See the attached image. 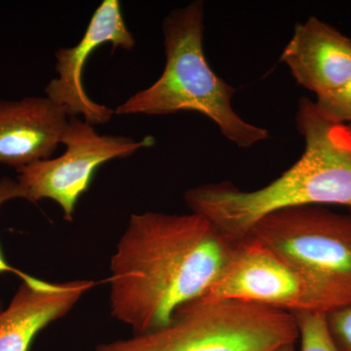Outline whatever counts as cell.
<instances>
[{
  "label": "cell",
  "instance_id": "cell-1",
  "mask_svg": "<svg viewBox=\"0 0 351 351\" xmlns=\"http://www.w3.org/2000/svg\"><path fill=\"white\" fill-rule=\"evenodd\" d=\"M234 248L193 212L132 214L110 258V313L134 335L167 326L216 282Z\"/></svg>",
  "mask_w": 351,
  "mask_h": 351
},
{
  "label": "cell",
  "instance_id": "cell-2",
  "mask_svg": "<svg viewBox=\"0 0 351 351\" xmlns=\"http://www.w3.org/2000/svg\"><path fill=\"white\" fill-rule=\"evenodd\" d=\"M295 125L304 141L299 160L267 186L241 191L228 182L184 193L193 213L209 221L228 242L243 241L265 215L299 206H341L351 214V136L346 125L323 119L314 101L302 98Z\"/></svg>",
  "mask_w": 351,
  "mask_h": 351
},
{
  "label": "cell",
  "instance_id": "cell-3",
  "mask_svg": "<svg viewBox=\"0 0 351 351\" xmlns=\"http://www.w3.org/2000/svg\"><path fill=\"white\" fill-rule=\"evenodd\" d=\"M204 3L175 9L163 21L166 63L151 86L115 108L117 115H167L195 112L213 121L226 140L246 149L269 137V131L246 121L232 108L237 90L208 64L204 52Z\"/></svg>",
  "mask_w": 351,
  "mask_h": 351
},
{
  "label": "cell",
  "instance_id": "cell-4",
  "mask_svg": "<svg viewBox=\"0 0 351 351\" xmlns=\"http://www.w3.org/2000/svg\"><path fill=\"white\" fill-rule=\"evenodd\" d=\"M299 341L293 314L239 301H193L167 326L95 351H277Z\"/></svg>",
  "mask_w": 351,
  "mask_h": 351
},
{
  "label": "cell",
  "instance_id": "cell-5",
  "mask_svg": "<svg viewBox=\"0 0 351 351\" xmlns=\"http://www.w3.org/2000/svg\"><path fill=\"white\" fill-rule=\"evenodd\" d=\"M248 235L351 304V214L324 206L286 208L258 219Z\"/></svg>",
  "mask_w": 351,
  "mask_h": 351
},
{
  "label": "cell",
  "instance_id": "cell-6",
  "mask_svg": "<svg viewBox=\"0 0 351 351\" xmlns=\"http://www.w3.org/2000/svg\"><path fill=\"white\" fill-rule=\"evenodd\" d=\"M195 301H239L279 309L329 313L348 306L281 260L254 237H245L216 282Z\"/></svg>",
  "mask_w": 351,
  "mask_h": 351
},
{
  "label": "cell",
  "instance_id": "cell-7",
  "mask_svg": "<svg viewBox=\"0 0 351 351\" xmlns=\"http://www.w3.org/2000/svg\"><path fill=\"white\" fill-rule=\"evenodd\" d=\"M156 144L152 136L135 140L127 136L101 135L82 117H69L61 145L63 154L18 169L17 181L27 201H54L64 219L73 221L76 205L89 189L96 171L114 159L126 158Z\"/></svg>",
  "mask_w": 351,
  "mask_h": 351
},
{
  "label": "cell",
  "instance_id": "cell-8",
  "mask_svg": "<svg viewBox=\"0 0 351 351\" xmlns=\"http://www.w3.org/2000/svg\"><path fill=\"white\" fill-rule=\"evenodd\" d=\"M105 44H112V50L126 51L133 49L136 44L119 0H104L94 11L80 43L57 51L58 75L45 88V96L63 108L69 117H82L93 126L108 123L115 114L112 108L92 100L83 84L88 59Z\"/></svg>",
  "mask_w": 351,
  "mask_h": 351
},
{
  "label": "cell",
  "instance_id": "cell-9",
  "mask_svg": "<svg viewBox=\"0 0 351 351\" xmlns=\"http://www.w3.org/2000/svg\"><path fill=\"white\" fill-rule=\"evenodd\" d=\"M68 120L66 110L46 96L0 100V163L18 170L51 158Z\"/></svg>",
  "mask_w": 351,
  "mask_h": 351
},
{
  "label": "cell",
  "instance_id": "cell-10",
  "mask_svg": "<svg viewBox=\"0 0 351 351\" xmlns=\"http://www.w3.org/2000/svg\"><path fill=\"white\" fill-rule=\"evenodd\" d=\"M280 61L316 97L329 93L351 78V39L313 16L295 25Z\"/></svg>",
  "mask_w": 351,
  "mask_h": 351
},
{
  "label": "cell",
  "instance_id": "cell-11",
  "mask_svg": "<svg viewBox=\"0 0 351 351\" xmlns=\"http://www.w3.org/2000/svg\"><path fill=\"white\" fill-rule=\"evenodd\" d=\"M95 285L92 280H22L0 313V351H29L39 332L66 316Z\"/></svg>",
  "mask_w": 351,
  "mask_h": 351
},
{
  "label": "cell",
  "instance_id": "cell-12",
  "mask_svg": "<svg viewBox=\"0 0 351 351\" xmlns=\"http://www.w3.org/2000/svg\"><path fill=\"white\" fill-rule=\"evenodd\" d=\"M301 351H338L328 329L326 313L316 311H302L293 313Z\"/></svg>",
  "mask_w": 351,
  "mask_h": 351
},
{
  "label": "cell",
  "instance_id": "cell-13",
  "mask_svg": "<svg viewBox=\"0 0 351 351\" xmlns=\"http://www.w3.org/2000/svg\"><path fill=\"white\" fill-rule=\"evenodd\" d=\"M314 105L327 121L338 125L351 124V78L338 89L316 97Z\"/></svg>",
  "mask_w": 351,
  "mask_h": 351
},
{
  "label": "cell",
  "instance_id": "cell-14",
  "mask_svg": "<svg viewBox=\"0 0 351 351\" xmlns=\"http://www.w3.org/2000/svg\"><path fill=\"white\" fill-rule=\"evenodd\" d=\"M328 329L338 351H351V304L326 314Z\"/></svg>",
  "mask_w": 351,
  "mask_h": 351
},
{
  "label": "cell",
  "instance_id": "cell-15",
  "mask_svg": "<svg viewBox=\"0 0 351 351\" xmlns=\"http://www.w3.org/2000/svg\"><path fill=\"white\" fill-rule=\"evenodd\" d=\"M14 199H27L24 189L22 188L17 180H13L8 177L0 178V207L8 201ZM6 272L16 274L22 280H29L32 278V276L25 274L22 270L15 269L12 265H9L0 250V274H6Z\"/></svg>",
  "mask_w": 351,
  "mask_h": 351
},
{
  "label": "cell",
  "instance_id": "cell-16",
  "mask_svg": "<svg viewBox=\"0 0 351 351\" xmlns=\"http://www.w3.org/2000/svg\"><path fill=\"white\" fill-rule=\"evenodd\" d=\"M295 343H291V345L282 346V348H279L277 351H295Z\"/></svg>",
  "mask_w": 351,
  "mask_h": 351
},
{
  "label": "cell",
  "instance_id": "cell-17",
  "mask_svg": "<svg viewBox=\"0 0 351 351\" xmlns=\"http://www.w3.org/2000/svg\"><path fill=\"white\" fill-rule=\"evenodd\" d=\"M346 129H348V131L350 132V136H351V124H348V125H346Z\"/></svg>",
  "mask_w": 351,
  "mask_h": 351
},
{
  "label": "cell",
  "instance_id": "cell-18",
  "mask_svg": "<svg viewBox=\"0 0 351 351\" xmlns=\"http://www.w3.org/2000/svg\"><path fill=\"white\" fill-rule=\"evenodd\" d=\"M2 311H3V304H2V302L0 301V313H2Z\"/></svg>",
  "mask_w": 351,
  "mask_h": 351
}]
</instances>
